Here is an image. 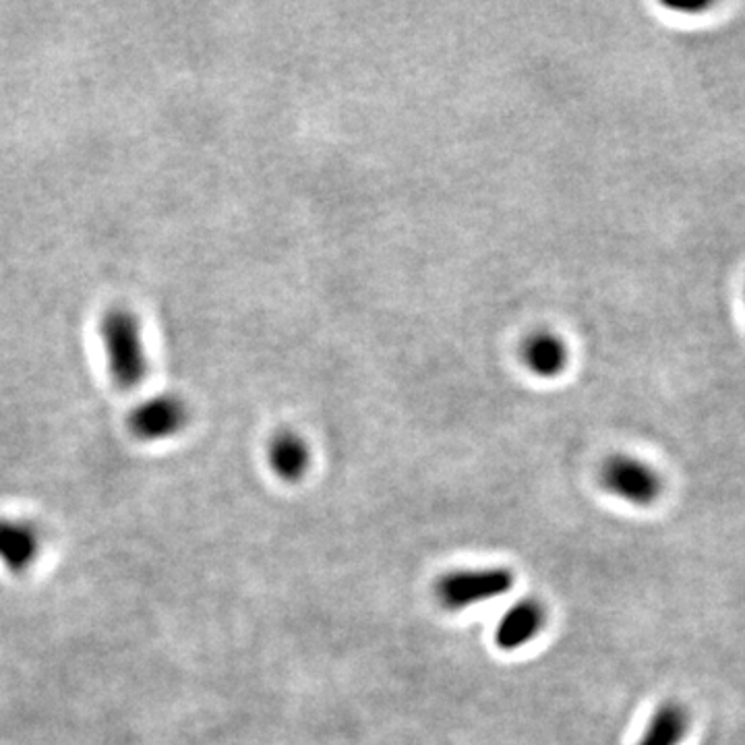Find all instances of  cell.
Instances as JSON below:
<instances>
[{"label":"cell","mask_w":745,"mask_h":745,"mask_svg":"<svg viewBox=\"0 0 745 745\" xmlns=\"http://www.w3.org/2000/svg\"><path fill=\"white\" fill-rule=\"evenodd\" d=\"M99 335L115 386L125 392L139 388L147 375V358L135 314L125 307H113L102 317Z\"/></svg>","instance_id":"1"},{"label":"cell","mask_w":745,"mask_h":745,"mask_svg":"<svg viewBox=\"0 0 745 745\" xmlns=\"http://www.w3.org/2000/svg\"><path fill=\"white\" fill-rule=\"evenodd\" d=\"M513 584L516 576L508 568L453 569L437 580L435 596L441 607L462 611L508 594Z\"/></svg>","instance_id":"2"},{"label":"cell","mask_w":745,"mask_h":745,"mask_svg":"<svg viewBox=\"0 0 745 745\" xmlns=\"http://www.w3.org/2000/svg\"><path fill=\"white\" fill-rule=\"evenodd\" d=\"M601 485L613 497L636 508L652 506L663 490L659 472L648 466L647 462L626 453H617L603 464Z\"/></svg>","instance_id":"3"},{"label":"cell","mask_w":745,"mask_h":745,"mask_svg":"<svg viewBox=\"0 0 745 745\" xmlns=\"http://www.w3.org/2000/svg\"><path fill=\"white\" fill-rule=\"evenodd\" d=\"M189 418L191 412L182 398L159 393L131 411L127 427L139 441H162L182 431L189 425Z\"/></svg>","instance_id":"4"},{"label":"cell","mask_w":745,"mask_h":745,"mask_svg":"<svg viewBox=\"0 0 745 745\" xmlns=\"http://www.w3.org/2000/svg\"><path fill=\"white\" fill-rule=\"evenodd\" d=\"M42 553V532L21 518L0 516V566L13 576H23L36 566Z\"/></svg>","instance_id":"5"},{"label":"cell","mask_w":745,"mask_h":745,"mask_svg":"<svg viewBox=\"0 0 745 745\" xmlns=\"http://www.w3.org/2000/svg\"><path fill=\"white\" fill-rule=\"evenodd\" d=\"M545 622L547 611L543 603L536 599H522L511 605L499 619L495 628V645L506 652L520 650L543 631Z\"/></svg>","instance_id":"6"},{"label":"cell","mask_w":745,"mask_h":745,"mask_svg":"<svg viewBox=\"0 0 745 745\" xmlns=\"http://www.w3.org/2000/svg\"><path fill=\"white\" fill-rule=\"evenodd\" d=\"M268 462L282 483L296 485L311 469L309 444L298 433L280 431L270 441Z\"/></svg>","instance_id":"7"},{"label":"cell","mask_w":745,"mask_h":745,"mask_svg":"<svg viewBox=\"0 0 745 745\" xmlns=\"http://www.w3.org/2000/svg\"><path fill=\"white\" fill-rule=\"evenodd\" d=\"M522 358L532 375L553 379L568 367V346L559 335L541 332L524 342Z\"/></svg>","instance_id":"8"},{"label":"cell","mask_w":745,"mask_h":745,"mask_svg":"<svg viewBox=\"0 0 745 745\" xmlns=\"http://www.w3.org/2000/svg\"><path fill=\"white\" fill-rule=\"evenodd\" d=\"M689 712L679 702H665L657 708L638 745H679L686 740Z\"/></svg>","instance_id":"9"}]
</instances>
